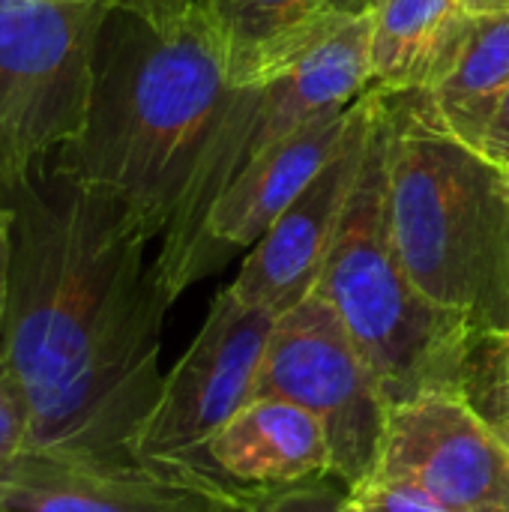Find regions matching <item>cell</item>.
<instances>
[{"label": "cell", "instance_id": "cell-1", "mask_svg": "<svg viewBox=\"0 0 509 512\" xmlns=\"http://www.w3.org/2000/svg\"><path fill=\"white\" fill-rule=\"evenodd\" d=\"M0 207L12 219L6 369L30 402L27 453L138 471L171 309L147 264L153 237L120 198L51 162Z\"/></svg>", "mask_w": 509, "mask_h": 512}, {"label": "cell", "instance_id": "cell-2", "mask_svg": "<svg viewBox=\"0 0 509 512\" xmlns=\"http://www.w3.org/2000/svg\"><path fill=\"white\" fill-rule=\"evenodd\" d=\"M231 90L210 0L171 27L111 6L96 42L84 123L48 162L120 198L156 240Z\"/></svg>", "mask_w": 509, "mask_h": 512}, {"label": "cell", "instance_id": "cell-3", "mask_svg": "<svg viewBox=\"0 0 509 512\" xmlns=\"http://www.w3.org/2000/svg\"><path fill=\"white\" fill-rule=\"evenodd\" d=\"M381 123L396 255L483 351L509 327V171L459 141L423 90H381Z\"/></svg>", "mask_w": 509, "mask_h": 512}, {"label": "cell", "instance_id": "cell-4", "mask_svg": "<svg viewBox=\"0 0 509 512\" xmlns=\"http://www.w3.org/2000/svg\"><path fill=\"white\" fill-rule=\"evenodd\" d=\"M318 291L342 318L390 408L426 393H465L480 351L471 321L408 276L387 222L381 90L369 147Z\"/></svg>", "mask_w": 509, "mask_h": 512}, {"label": "cell", "instance_id": "cell-5", "mask_svg": "<svg viewBox=\"0 0 509 512\" xmlns=\"http://www.w3.org/2000/svg\"><path fill=\"white\" fill-rule=\"evenodd\" d=\"M369 36L372 12L348 24L291 75L231 90V99L195 162L153 261V276L168 306H174V300L198 282L195 264L201 231L207 213L225 189L258 165L273 147L291 138L306 120L330 108L354 105L372 87Z\"/></svg>", "mask_w": 509, "mask_h": 512}, {"label": "cell", "instance_id": "cell-6", "mask_svg": "<svg viewBox=\"0 0 509 512\" xmlns=\"http://www.w3.org/2000/svg\"><path fill=\"white\" fill-rule=\"evenodd\" d=\"M108 9V0H0V195L78 135Z\"/></svg>", "mask_w": 509, "mask_h": 512}, {"label": "cell", "instance_id": "cell-7", "mask_svg": "<svg viewBox=\"0 0 509 512\" xmlns=\"http://www.w3.org/2000/svg\"><path fill=\"white\" fill-rule=\"evenodd\" d=\"M255 396L294 402L321 420L333 459L330 477L348 489L369 480L387 432L390 402L318 288L276 318Z\"/></svg>", "mask_w": 509, "mask_h": 512}, {"label": "cell", "instance_id": "cell-8", "mask_svg": "<svg viewBox=\"0 0 509 512\" xmlns=\"http://www.w3.org/2000/svg\"><path fill=\"white\" fill-rule=\"evenodd\" d=\"M273 324L276 315L246 306L231 288L213 297L198 336L162 378L159 399L135 444L141 468L219 480L207 465V447L255 396Z\"/></svg>", "mask_w": 509, "mask_h": 512}, {"label": "cell", "instance_id": "cell-9", "mask_svg": "<svg viewBox=\"0 0 509 512\" xmlns=\"http://www.w3.org/2000/svg\"><path fill=\"white\" fill-rule=\"evenodd\" d=\"M369 480L450 512H509V444L465 393H426L390 408Z\"/></svg>", "mask_w": 509, "mask_h": 512}, {"label": "cell", "instance_id": "cell-10", "mask_svg": "<svg viewBox=\"0 0 509 512\" xmlns=\"http://www.w3.org/2000/svg\"><path fill=\"white\" fill-rule=\"evenodd\" d=\"M375 111L378 87L372 84L360 96L354 123L339 150L249 249L237 279L228 285L237 300L279 318L318 288L369 147Z\"/></svg>", "mask_w": 509, "mask_h": 512}, {"label": "cell", "instance_id": "cell-11", "mask_svg": "<svg viewBox=\"0 0 509 512\" xmlns=\"http://www.w3.org/2000/svg\"><path fill=\"white\" fill-rule=\"evenodd\" d=\"M18 512H246V489L159 471H93L24 453L0 483Z\"/></svg>", "mask_w": 509, "mask_h": 512}, {"label": "cell", "instance_id": "cell-12", "mask_svg": "<svg viewBox=\"0 0 509 512\" xmlns=\"http://www.w3.org/2000/svg\"><path fill=\"white\" fill-rule=\"evenodd\" d=\"M357 102L315 114L225 189V195L207 213L201 231L195 264L198 279L219 270L234 252L252 249L270 231L282 210L315 180V174L339 150L354 123Z\"/></svg>", "mask_w": 509, "mask_h": 512}, {"label": "cell", "instance_id": "cell-13", "mask_svg": "<svg viewBox=\"0 0 509 512\" xmlns=\"http://www.w3.org/2000/svg\"><path fill=\"white\" fill-rule=\"evenodd\" d=\"M210 6L222 27L231 87L291 75L372 12V0H210Z\"/></svg>", "mask_w": 509, "mask_h": 512}, {"label": "cell", "instance_id": "cell-14", "mask_svg": "<svg viewBox=\"0 0 509 512\" xmlns=\"http://www.w3.org/2000/svg\"><path fill=\"white\" fill-rule=\"evenodd\" d=\"M210 471L237 489H285L330 477V441L318 417L276 396L249 399L207 447Z\"/></svg>", "mask_w": 509, "mask_h": 512}, {"label": "cell", "instance_id": "cell-15", "mask_svg": "<svg viewBox=\"0 0 509 512\" xmlns=\"http://www.w3.org/2000/svg\"><path fill=\"white\" fill-rule=\"evenodd\" d=\"M474 18L459 0H378L369 63L381 90H435L459 63Z\"/></svg>", "mask_w": 509, "mask_h": 512}, {"label": "cell", "instance_id": "cell-16", "mask_svg": "<svg viewBox=\"0 0 509 512\" xmlns=\"http://www.w3.org/2000/svg\"><path fill=\"white\" fill-rule=\"evenodd\" d=\"M509 84V12L477 15L456 69L429 90L438 120L480 150L492 114Z\"/></svg>", "mask_w": 509, "mask_h": 512}, {"label": "cell", "instance_id": "cell-17", "mask_svg": "<svg viewBox=\"0 0 509 512\" xmlns=\"http://www.w3.org/2000/svg\"><path fill=\"white\" fill-rule=\"evenodd\" d=\"M465 396L471 405L498 429L504 432L509 426V327L507 333L483 348L474 360L471 381Z\"/></svg>", "mask_w": 509, "mask_h": 512}, {"label": "cell", "instance_id": "cell-18", "mask_svg": "<svg viewBox=\"0 0 509 512\" xmlns=\"http://www.w3.org/2000/svg\"><path fill=\"white\" fill-rule=\"evenodd\" d=\"M348 486L336 477L285 486V489H246V512H348Z\"/></svg>", "mask_w": 509, "mask_h": 512}, {"label": "cell", "instance_id": "cell-19", "mask_svg": "<svg viewBox=\"0 0 509 512\" xmlns=\"http://www.w3.org/2000/svg\"><path fill=\"white\" fill-rule=\"evenodd\" d=\"M30 441V402L24 387L9 369H0V483L27 453Z\"/></svg>", "mask_w": 509, "mask_h": 512}, {"label": "cell", "instance_id": "cell-20", "mask_svg": "<svg viewBox=\"0 0 509 512\" xmlns=\"http://www.w3.org/2000/svg\"><path fill=\"white\" fill-rule=\"evenodd\" d=\"M345 504L348 512H450L408 486L375 483V480H363L351 486Z\"/></svg>", "mask_w": 509, "mask_h": 512}, {"label": "cell", "instance_id": "cell-21", "mask_svg": "<svg viewBox=\"0 0 509 512\" xmlns=\"http://www.w3.org/2000/svg\"><path fill=\"white\" fill-rule=\"evenodd\" d=\"M204 3L207 0H111V6L135 12L156 27H171L174 21L186 18L189 12H195Z\"/></svg>", "mask_w": 509, "mask_h": 512}, {"label": "cell", "instance_id": "cell-22", "mask_svg": "<svg viewBox=\"0 0 509 512\" xmlns=\"http://www.w3.org/2000/svg\"><path fill=\"white\" fill-rule=\"evenodd\" d=\"M9 270H12V219L0 207V369H6V324H9Z\"/></svg>", "mask_w": 509, "mask_h": 512}, {"label": "cell", "instance_id": "cell-23", "mask_svg": "<svg viewBox=\"0 0 509 512\" xmlns=\"http://www.w3.org/2000/svg\"><path fill=\"white\" fill-rule=\"evenodd\" d=\"M480 153L489 162H495V165L509 171V84L504 96H501V102H498V108H495V114H492V123H489L486 135H483Z\"/></svg>", "mask_w": 509, "mask_h": 512}, {"label": "cell", "instance_id": "cell-24", "mask_svg": "<svg viewBox=\"0 0 509 512\" xmlns=\"http://www.w3.org/2000/svg\"><path fill=\"white\" fill-rule=\"evenodd\" d=\"M471 15H492V12H509V0H459Z\"/></svg>", "mask_w": 509, "mask_h": 512}, {"label": "cell", "instance_id": "cell-25", "mask_svg": "<svg viewBox=\"0 0 509 512\" xmlns=\"http://www.w3.org/2000/svg\"><path fill=\"white\" fill-rule=\"evenodd\" d=\"M0 512H18V510H12V507H6V504H0Z\"/></svg>", "mask_w": 509, "mask_h": 512}, {"label": "cell", "instance_id": "cell-26", "mask_svg": "<svg viewBox=\"0 0 509 512\" xmlns=\"http://www.w3.org/2000/svg\"><path fill=\"white\" fill-rule=\"evenodd\" d=\"M501 435H504V441H507V444H509V426H507V429H504V432H501Z\"/></svg>", "mask_w": 509, "mask_h": 512}, {"label": "cell", "instance_id": "cell-27", "mask_svg": "<svg viewBox=\"0 0 509 512\" xmlns=\"http://www.w3.org/2000/svg\"><path fill=\"white\" fill-rule=\"evenodd\" d=\"M375 3H378V0H372V6H375Z\"/></svg>", "mask_w": 509, "mask_h": 512}, {"label": "cell", "instance_id": "cell-28", "mask_svg": "<svg viewBox=\"0 0 509 512\" xmlns=\"http://www.w3.org/2000/svg\"><path fill=\"white\" fill-rule=\"evenodd\" d=\"M108 3H111V0H108Z\"/></svg>", "mask_w": 509, "mask_h": 512}]
</instances>
